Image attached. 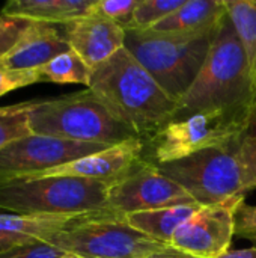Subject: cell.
<instances>
[{
	"label": "cell",
	"mask_w": 256,
	"mask_h": 258,
	"mask_svg": "<svg viewBox=\"0 0 256 258\" xmlns=\"http://www.w3.org/2000/svg\"><path fill=\"white\" fill-rule=\"evenodd\" d=\"M59 258H84V257H80V255H77V254H71V252H63V254H62Z\"/></svg>",
	"instance_id": "obj_32"
},
{
	"label": "cell",
	"mask_w": 256,
	"mask_h": 258,
	"mask_svg": "<svg viewBox=\"0 0 256 258\" xmlns=\"http://www.w3.org/2000/svg\"><path fill=\"white\" fill-rule=\"evenodd\" d=\"M184 187L202 207L249 192L243 163L234 148H208L189 157L155 165Z\"/></svg>",
	"instance_id": "obj_8"
},
{
	"label": "cell",
	"mask_w": 256,
	"mask_h": 258,
	"mask_svg": "<svg viewBox=\"0 0 256 258\" xmlns=\"http://www.w3.org/2000/svg\"><path fill=\"white\" fill-rule=\"evenodd\" d=\"M246 195L201 207L174 234L170 246L196 258H219L229 251L235 234V216Z\"/></svg>",
	"instance_id": "obj_11"
},
{
	"label": "cell",
	"mask_w": 256,
	"mask_h": 258,
	"mask_svg": "<svg viewBox=\"0 0 256 258\" xmlns=\"http://www.w3.org/2000/svg\"><path fill=\"white\" fill-rule=\"evenodd\" d=\"M255 103L256 94L247 57L226 12L219 23L199 76L177 103L170 121L196 112L247 107Z\"/></svg>",
	"instance_id": "obj_2"
},
{
	"label": "cell",
	"mask_w": 256,
	"mask_h": 258,
	"mask_svg": "<svg viewBox=\"0 0 256 258\" xmlns=\"http://www.w3.org/2000/svg\"><path fill=\"white\" fill-rule=\"evenodd\" d=\"M253 106L196 112L174 119L146 141V159L161 165L208 148H234L246 133Z\"/></svg>",
	"instance_id": "obj_6"
},
{
	"label": "cell",
	"mask_w": 256,
	"mask_h": 258,
	"mask_svg": "<svg viewBox=\"0 0 256 258\" xmlns=\"http://www.w3.org/2000/svg\"><path fill=\"white\" fill-rule=\"evenodd\" d=\"M219 258H256V248H247V249H234L228 251Z\"/></svg>",
	"instance_id": "obj_30"
},
{
	"label": "cell",
	"mask_w": 256,
	"mask_h": 258,
	"mask_svg": "<svg viewBox=\"0 0 256 258\" xmlns=\"http://www.w3.org/2000/svg\"><path fill=\"white\" fill-rule=\"evenodd\" d=\"M216 30L198 36H170L130 29L125 30L124 47L178 103L199 76Z\"/></svg>",
	"instance_id": "obj_4"
},
{
	"label": "cell",
	"mask_w": 256,
	"mask_h": 258,
	"mask_svg": "<svg viewBox=\"0 0 256 258\" xmlns=\"http://www.w3.org/2000/svg\"><path fill=\"white\" fill-rule=\"evenodd\" d=\"M39 82L41 79L36 70H12L0 59V97Z\"/></svg>",
	"instance_id": "obj_24"
},
{
	"label": "cell",
	"mask_w": 256,
	"mask_h": 258,
	"mask_svg": "<svg viewBox=\"0 0 256 258\" xmlns=\"http://www.w3.org/2000/svg\"><path fill=\"white\" fill-rule=\"evenodd\" d=\"M223 3L244 48L256 94V0H223Z\"/></svg>",
	"instance_id": "obj_19"
},
{
	"label": "cell",
	"mask_w": 256,
	"mask_h": 258,
	"mask_svg": "<svg viewBox=\"0 0 256 258\" xmlns=\"http://www.w3.org/2000/svg\"><path fill=\"white\" fill-rule=\"evenodd\" d=\"M95 0H11L0 11L2 17L48 23L66 24L88 15Z\"/></svg>",
	"instance_id": "obj_17"
},
{
	"label": "cell",
	"mask_w": 256,
	"mask_h": 258,
	"mask_svg": "<svg viewBox=\"0 0 256 258\" xmlns=\"http://www.w3.org/2000/svg\"><path fill=\"white\" fill-rule=\"evenodd\" d=\"M146 162V142L143 139H133L118 145H112L106 150L69 162L59 168L24 178L77 177L97 180L113 186L134 174Z\"/></svg>",
	"instance_id": "obj_12"
},
{
	"label": "cell",
	"mask_w": 256,
	"mask_h": 258,
	"mask_svg": "<svg viewBox=\"0 0 256 258\" xmlns=\"http://www.w3.org/2000/svg\"><path fill=\"white\" fill-rule=\"evenodd\" d=\"M89 89L145 142L172 119L177 109V103L125 47L92 71Z\"/></svg>",
	"instance_id": "obj_1"
},
{
	"label": "cell",
	"mask_w": 256,
	"mask_h": 258,
	"mask_svg": "<svg viewBox=\"0 0 256 258\" xmlns=\"http://www.w3.org/2000/svg\"><path fill=\"white\" fill-rule=\"evenodd\" d=\"M81 216H35L0 215V249L45 242L50 236L66 228Z\"/></svg>",
	"instance_id": "obj_16"
},
{
	"label": "cell",
	"mask_w": 256,
	"mask_h": 258,
	"mask_svg": "<svg viewBox=\"0 0 256 258\" xmlns=\"http://www.w3.org/2000/svg\"><path fill=\"white\" fill-rule=\"evenodd\" d=\"M225 14L223 0H187L172 15L146 30L170 36H198L216 30Z\"/></svg>",
	"instance_id": "obj_15"
},
{
	"label": "cell",
	"mask_w": 256,
	"mask_h": 258,
	"mask_svg": "<svg viewBox=\"0 0 256 258\" xmlns=\"http://www.w3.org/2000/svg\"><path fill=\"white\" fill-rule=\"evenodd\" d=\"M30 130L33 135L106 147L140 139L89 88L59 98L38 100L30 112Z\"/></svg>",
	"instance_id": "obj_3"
},
{
	"label": "cell",
	"mask_w": 256,
	"mask_h": 258,
	"mask_svg": "<svg viewBox=\"0 0 256 258\" xmlns=\"http://www.w3.org/2000/svg\"><path fill=\"white\" fill-rule=\"evenodd\" d=\"M137 5L139 0H95L91 12L101 15L128 30L133 29Z\"/></svg>",
	"instance_id": "obj_23"
},
{
	"label": "cell",
	"mask_w": 256,
	"mask_h": 258,
	"mask_svg": "<svg viewBox=\"0 0 256 258\" xmlns=\"http://www.w3.org/2000/svg\"><path fill=\"white\" fill-rule=\"evenodd\" d=\"M244 136L256 138V103H255V106H253V109H252V113H250L249 124H247V128H246Z\"/></svg>",
	"instance_id": "obj_31"
},
{
	"label": "cell",
	"mask_w": 256,
	"mask_h": 258,
	"mask_svg": "<svg viewBox=\"0 0 256 258\" xmlns=\"http://www.w3.org/2000/svg\"><path fill=\"white\" fill-rule=\"evenodd\" d=\"M235 151L246 172L247 189L252 190L256 187V138L243 136L235 145Z\"/></svg>",
	"instance_id": "obj_26"
},
{
	"label": "cell",
	"mask_w": 256,
	"mask_h": 258,
	"mask_svg": "<svg viewBox=\"0 0 256 258\" xmlns=\"http://www.w3.org/2000/svg\"><path fill=\"white\" fill-rule=\"evenodd\" d=\"M235 234L256 242V206L243 204L235 216Z\"/></svg>",
	"instance_id": "obj_28"
},
{
	"label": "cell",
	"mask_w": 256,
	"mask_h": 258,
	"mask_svg": "<svg viewBox=\"0 0 256 258\" xmlns=\"http://www.w3.org/2000/svg\"><path fill=\"white\" fill-rule=\"evenodd\" d=\"M45 242L84 258H146L170 246L137 231L125 216L110 210L86 215Z\"/></svg>",
	"instance_id": "obj_7"
},
{
	"label": "cell",
	"mask_w": 256,
	"mask_h": 258,
	"mask_svg": "<svg viewBox=\"0 0 256 258\" xmlns=\"http://www.w3.org/2000/svg\"><path fill=\"white\" fill-rule=\"evenodd\" d=\"M186 2L187 0H139L134 12L133 29L146 30L152 27L178 11Z\"/></svg>",
	"instance_id": "obj_22"
},
{
	"label": "cell",
	"mask_w": 256,
	"mask_h": 258,
	"mask_svg": "<svg viewBox=\"0 0 256 258\" xmlns=\"http://www.w3.org/2000/svg\"><path fill=\"white\" fill-rule=\"evenodd\" d=\"M36 71L41 82L57 85H84L89 88L94 70L74 50H68Z\"/></svg>",
	"instance_id": "obj_20"
},
{
	"label": "cell",
	"mask_w": 256,
	"mask_h": 258,
	"mask_svg": "<svg viewBox=\"0 0 256 258\" xmlns=\"http://www.w3.org/2000/svg\"><path fill=\"white\" fill-rule=\"evenodd\" d=\"M202 206L192 204V206H175L166 207L158 210L140 212L125 216L127 222L136 228L137 231L146 234L148 237L170 245V240L175 231L187 222Z\"/></svg>",
	"instance_id": "obj_18"
},
{
	"label": "cell",
	"mask_w": 256,
	"mask_h": 258,
	"mask_svg": "<svg viewBox=\"0 0 256 258\" xmlns=\"http://www.w3.org/2000/svg\"><path fill=\"white\" fill-rule=\"evenodd\" d=\"M63 29L71 50L92 70L104 63L125 45V29L94 12L63 24Z\"/></svg>",
	"instance_id": "obj_13"
},
{
	"label": "cell",
	"mask_w": 256,
	"mask_h": 258,
	"mask_svg": "<svg viewBox=\"0 0 256 258\" xmlns=\"http://www.w3.org/2000/svg\"><path fill=\"white\" fill-rule=\"evenodd\" d=\"M109 184L77 177L17 178L0 183V210L35 216H81L109 210Z\"/></svg>",
	"instance_id": "obj_5"
},
{
	"label": "cell",
	"mask_w": 256,
	"mask_h": 258,
	"mask_svg": "<svg viewBox=\"0 0 256 258\" xmlns=\"http://www.w3.org/2000/svg\"><path fill=\"white\" fill-rule=\"evenodd\" d=\"M106 148L109 147L30 135L0 151V183L36 175Z\"/></svg>",
	"instance_id": "obj_9"
},
{
	"label": "cell",
	"mask_w": 256,
	"mask_h": 258,
	"mask_svg": "<svg viewBox=\"0 0 256 258\" xmlns=\"http://www.w3.org/2000/svg\"><path fill=\"white\" fill-rule=\"evenodd\" d=\"M36 101L38 100H32L0 107V151L33 135L30 130V112L36 106Z\"/></svg>",
	"instance_id": "obj_21"
},
{
	"label": "cell",
	"mask_w": 256,
	"mask_h": 258,
	"mask_svg": "<svg viewBox=\"0 0 256 258\" xmlns=\"http://www.w3.org/2000/svg\"><path fill=\"white\" fill-rule=\"evenodd\" d=\"M29 21L14 20L0 15V57H3L20 39Z\"/></svg>",
	"instance_id": "obj_27"
},
{
	"label": "cell",
	"mask_w": 256,
	"mask_h": 258,
	"mask_svg": "<svg viewBox=\"0 0 256 258\" xmlns=\"http://www.w3.org/2000/svg\"><path fill=\"white\" fill-rule=\"evenodd\" d=\"M63 252L47 242L0 249V258H59Z\"/></svg>",
	"instance_id": "obj_25"
},
{
	"label": "cell",
	"mask_w": 256,
	"mask_h": 258,
	"mask_svg": "<svg viewBox=\"0 0 256 258\" xmlns=\"http://www.w3.org/2000/svg\"><path fill=\"white\" fill-rule=\"evenodd\" d=\"M192 204H198L192 195L149 160L134 174L109 187L107 209L122 216Z\"/></svg>",
	"instance_id": "obj_10"
},
{
	"label": "cell",
	"mask_w": 256,
	"mask_h": 258,
	"mask_svg": "<svg viewBox=\"0 0 256 258\" xmlns=\"http://www.w3.org/2000/svg\"><path fill=\"white\" fill-rule=\"evenodd\" d=\"M68 50L63 26L29 21L15 45L0 59L12 70H38Z\"/></svg>",
	"instance_id": "obj_14"
},
{
	"label": "cell",
	"mask_w": 256,
	"mask_h": 258,
	"mask_svg": "<svg viewBox=\"0 0 256 258\" xmlns=\"http://www.w3.org/2000/svg\"><path fill=\"white\" fill-rule=\"evenodd\" d=\"M146 258H196V257H193V255H190V254H186V252H183V251H178V249H175V248H172V246H169L167 249L160 251V252H155V254H152V255H149V257H146Z\"/></svg>",
	"instance_id": "obj_29"
}]
</instances>
